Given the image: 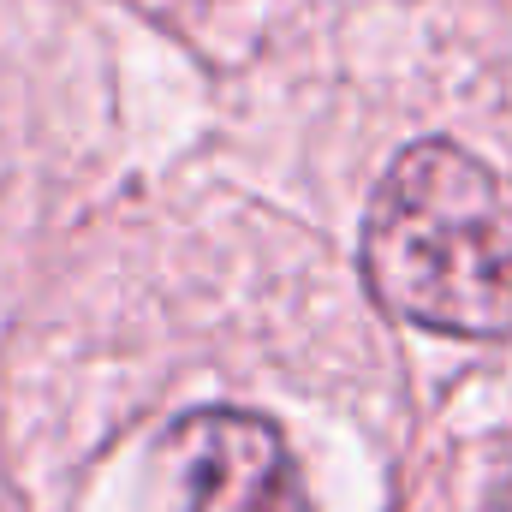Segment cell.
Instances as JSON below:
<instances>
[{
    "mask_svg": "<svg viewBox=\"0 0 512 512\" xmlns=\"http://www.w3.org/2000/svg\"><path fill=\"white\" fill-rule=\"evenodd\" d=\"M364 280L387 316L435 334L512 328V179L471 149L411 143L376 185L364 221Z\"/></svg>",
    "mask_w": 512,
    "mask_h": 512,
    "instance_id": "6da1fadb",
    "label": "cell"
},
{
    "mask_svg": "<svg viewBox=\"0 0 512 512\" xmlns=\"http://www.w3.org/2000/svg\"><path fill=\"white\" fill-rule=\"evenodd\" d=\"M161 465L179 512H310L286 435L251 411H191L167 429Z\"/></svg>",
    "mask_w": 512,
    "mask_h": 512,
    "instance_id": "7a4b0ae2",
    "label": "cell"
}]
</instances>
